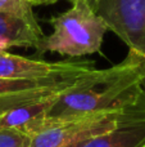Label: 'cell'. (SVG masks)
Returning <instances> with one entry per match:
<instances>
[{
  "label": "cell",
  "mask_w": 145,
  "mask_h": 147,
  "mask_svg": "<svg viewBox=\"0 0 145 147\" xmlns=\"http://www.w3.org/2000/svg\"><path fill=\"white\" fill-rule=\"evenodd\" d=\"M90 62H46L0 53V78L5 79H66L80 78L94 71Z\"/></svg>",
  "instance_id": "277c9868"
},
{
  "label": "cell",
  "mask_w": 145,
  "mask_h": 147,
  "mask_svg": "<svg viewBox=\"0 0 145 147\" xmlns=\"http://www.w3.org/2000/svg\"><path fill=\"white\" fill-rule=\"evenodd\" d=\"M72 4V8L51 20L53 32L44 36L39 53L50 51L69 57L100 53L108 31L105 22L87 0Z\"/></svg>",
  "instance_id": "7a4b0ae2"
},
{
  "label": "cell",
  "mask_w": 145,
  "mask_h": 147,
  "mask_svg": "<svg viewBox=\"0 0 145 147\" xmlns=\"http://www.w3.org/2000/svg\"><path fill=\"white\" fill-rule=\"evenodd\" d=\"M0 13H12L27 18L35 17L31 5L25 0H0Z\"/></svg>",
  "instance_id": "9c48e42d"
},
{
  "label": "cell",
  "mask_w": 145,
  "mask_h": 147,
  "mask_svg": "<svg viewBox=\"0 0 145 147\" xmlns=\"http://www.w3.org/2000/svg\"><path fill=\"white\" fill-rule=\"evenodd\" d=\"M0 39L7 40L12 47L39 51L44 35L35 17L27 18L12 13H0Z\"/></svg>",
  "instance_id": "5b68a950"
},
{
  "label": "cell",
  "mask_w": 145,
  "mask_h": 147,
  "mask_svg": "<svg viewBox=\"0 0 145 147\" xmlns=\"http://www.w3.org/2000/svg\"><path fill=\"white\" fill-rule=\"evenodd\" d=\"M96 1H98V0H94V3H92V5H95V4H96Z\"/></svg>",
  "instance_id": "9a60e30c"
},
{
  "label": "cell",
  "mask_w": 145,
  "mask_h": 147,
  "mask_svg": "<svg viewBox=\"0 0 145 147\" xmlns=\"http://www.w3.org/2000/svg\"><path fill=\"white\" fill-rule=\"evenodd\" d=\"M145 58L130 51L125 59L105 70L91 71L77 79L61 94L45 116L73 117L114 109L136 99L141 93Z\"/></svg>",
  "instance_id": "6da1fadb"
},
{
  "label": "cell",
  "mask_w": 145,
  "mask_h": 147,
  "mask_svg": "<svg viewBox=\"0 0 145 147\" xmlns=\"http://www.w3.org/2000/svg\"><path fill=\"white\" fill-rule=\"evenodd\" d=\"M25 1L32 7V5H50L57 3L58 0H25Z\"/></svg>",
  "instance_id": "30bf717a"
},
{
  "label": "cell",
  "mask_w": 145,
  "mask_h": 147,
  "mask_svg": "<svg viewBox=\"0 0 145 147\" xmlns=\"http://www.w3.org/2000/svg\"><path fill=\"white\" fill-rule=\"evenodd\" d=\"M78 147H145V117L123 123L109 132L84 141Z\"/></svg>",
  "instance_id": "8992f818"
},
{
  "label": "cell",
  "mask_w": 145,
  "mask_h": 147,
  "mask_svg": "<svg viewBox=\"0 0 145 147\" xmlns=\"http://www.w3.org/2000/svg\"><path fill=\"white\" fill-rule=\"evenodd\" d=\"M81 143H78V145H68V146H64V147H78Z\"/></svg>",
  "instance_id": "4fadbf2b"
},
{
  "label": "cell",
  "mask_w": 145,
  "mask_h": 147,
  "mask_svg": "<svg viewBox=\"0 0 145 147\" xmlns=\"http://www.w3.org/2000/svg\"><path fill=\"white\" fill-rule=\"evenodd\" d=\"M94 8L108 30L145 57V0H98Z\"/></svg>",
  "instance_id": "3957f363"
},
{
  "label": "cell",
  "mask_w": 145,
  "mask_h": 147,
  "mask_svg": "<svg viewBox=\"0 0 145 147\" xmlns=\"http://www.w3.org/2000/svg\"><path fill=\"white\" fill-rule=\"evenodd\" d=\"M10 47L12 45H10L7 40H1V39H0V53H1V52H5L8 48H10Z\"/></svg>",
  "instance_id": "8fae6325"
},
{
  "label": "cell",
  "mask_w": 145,
  "mask_h": 147,
  "mask_svg": "<svg viewBox=\"0 0 145 147\" xmlns=\"http://www.w3.org/2000/svg\"><path fill=\"white\" fill-rule=\"evenodd\" d=\"M69 1H71V3H74V1H77V0H69ZM87 1H90V3L92 4V3H94V0H87ZM92 7H94V5H92Z\"/></svg>",
  "instance_id": "5bb4252c"
},
{
  "label": "cell",
  "mask_w": 145,
  "mask_h": 147,
  "mask_svg": "<svg viewBox=\"0 0 145 147\" xmlns=\"http://www.w3.org/2000/svg\"><path fill=\"white\" fill-rule=\"evenodd\" d=\"M31 136L18 128H0V147H30Z\"/></svg>",
  "instance_id": "ba28073f"
},
{
  "label": "cell",
  "mask_w": 145,
  "mask_h": 147,
  "mask_svg": "<svg viewBox=\"0 0 145 147\" xmlns=\"http://www.w3.org/2000/svg\"><path fill=\"white\" fill-rule=\"evenodd\" d=\"M62 93L63 92L50 94V96H46L39 101L32 102V103L15 107V109L7 111L5 114L0 115V128H18V129L23 130L26 125H28L31 121L45 116L49 109L53 106V103Z\"/></svg>",
  "instance_id": "52a82bcc"
},
{
  "label": "cell",
  "mask_w": 145,
  "mask_h": 147,
  "mask_svg": "<svg viewBox=\"0 0 145 147\" xmlns=\"http://www.w3.org/2000/svg\"><path fill=\"white\" fill-rule=\"evenodd\" d=\"M144 58H145V57H144Z\"/></svg>",
  "instance_id": "2e32d148"
},
{
  "label": "cell",
  "mask_w": 145,
  "mask_h": 147,
  "mask_svg": "<svg viewBox=\"0 0 145 147\" xmlns=\"http://www.w3.org/2000/svg\"><path fill=\"white\" fill-rule=\"evenodd\" d=\"M140 85H141V88L144 89V92H145V74L143 75V78H141V81H140Z\"/></svg>",
  "instance_id": "7c38bea8"
}]
</instances>
